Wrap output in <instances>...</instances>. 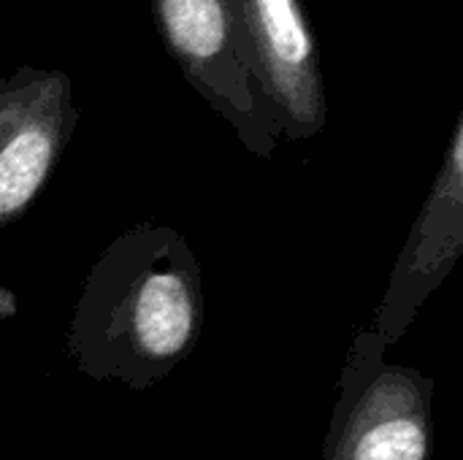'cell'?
I'll return each mask as SVG.
<instances>
[{
  "instance_id": "cell-1",
  "label": "cell",
  "mask_w": 463,
  "mask_h": 460,
  "mask_svg": "<svg viewBox=\"0 0 463 460\" xmlns=\"http://www.w3.org/2000/svg\"><path fill=\"white\" fill-rule=\"evenodd\" d=\"M203 317L195 252L176 228L146 220L122 230L90 266L65 355L92 382L144 393L193 355Z\"/></svg>"
},
{
  "instance_id": "cell-2",
  "label": "cell",
  "mask_w": 463,
  "mask_h": 460,
  "mask_svg": "<svg viewBox=\"0 0 463 460\" xmlns=\"http://www.w3.org/2000/svg\"><path fill=\"white\" fill-rule=\"evenodd\" d=\"M385 355L372 328L355 333L320 460H431L437 382Z\"/></svg>"
},
{
  "instance_id": "cell-3",
  "label": "cell",
  "mask_w": 463,
  "mask_h": 460,
  "mask_svg": "<svg viewBox=\"0 0 463 460\" xmlns=\"http://www.w3.org/2000/svg\"><path fill=\"white\" fill-rule=\"evenodd\" d=\"M165 52L187 84L217 111L255 157H271L282 138L263 98L228 0H149Z\"/></svg>"
},
{
  "instance_id": "cell-4",
  "label": "cell",
  "mask_w": 463,
  "mask_h": 460,
  "mask_svg": "<svg viewBox=\"0 0 463 460\" xmlns=\"http://www.w3.org/2000/svg\"><path fill=\"white\" fill-rule=\"evenodd\" d=\"M76 122L68 73L22 65L0 79V230L35 206Z\"/></svg>"
},
{
  "instance_id": "cell-5",
  "label": "cell",
  "mask_w": 463,
  "mask_h": 460,
  "mask_svg": "<svg viewBox=\"0 0 463 460\" xmlns=\"http://www.w3.org/2000/svg\"><path fill=\"white\" fill-rule=\"evenodd\" d=\"M228 8L282 138L307 141L323 133L328 98L315 27L301 0H228Z\"/></svg>"
},
{
  "instance_id": "cell-6",
  "label": "cell",
  "mask_w": 463,
  "mask_h": 460,
  "mask_svg": "<svg viewBox=\"0 0 463 460\" xmlns=\"http://www.w3.org/2000/svg\"><path fill=\"white\" fill-rule=\"evenodd\" d=\"M463 255V114H458L442 165L393 263L372 331L391 350L407 336L426 301L445 285Z\"/></svg>"
}]
</instances>
